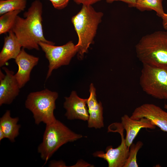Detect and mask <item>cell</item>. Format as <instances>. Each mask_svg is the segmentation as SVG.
Listing matches in <instances>:
<instances>
[{"instance_id": "7c38bea8", "label": "cell", "mask_w": 167, "mask_h": 167, "mask_svg": "<svg viewBox=\"0 0 167 167\" xmlns=\"http://www.w3.org/2000/svg\"><path fill=\"white\" fill-rule=\"evenodd\" d=\"M15 60L18 68L15 75L21 88L29 81L31 72L38 64L39 58L28 54L22 48Z\"/></svg>"}, {"instance_id": "d4e9b609", "label": "cell", "mask_w": 167, "mask_h": 167, "mask_svg": "<svg viewBox=\"0 0 167 167\" xmlns=\"http://www.w3.org/2000/svg\"><path fill=\"white\" fill-rule=\"evenodd\" d=\"M162 19V24L164 29L167 31V14L165 13L161 17Z\"/></svg>"}, {"instance_id": "30bf717a", "label": "cell", "mask_w": 167, "mask_h": 167, "mask_svg": "<svg viewBox=\"0 0 167 167\" xmlns=\"http://www.w3.org/2000/svg\"><path fill=\"white\" fill-rule=\"evenodd\" d=\"M4 74L0 71V106L11 104L19 94L21 89L14 72L3 67Z\"/></svg>"}, {"instance_id": "d6986e66", "label": "cell", "mask_w": 167, "mask_h": 167, "mask_svg": "<svg viewBox=\"0 0 167 167\" xmlns=\"http://www.w3.org/2000/svg\"><path fill=\"white\" fill-rule=\"evenodd\" d=\"M27 0H0V15L15 11H24Z\"/></svg>"}, {"instance_id": "277c9868", "label": "cell", "mask_w": 167, "mask_h": 167, "mask_svg": "<svg viewBox=\"0 0 167 167\" xmlns=\"http://www.w3.org/2000/svg\"><path fill=\"white\" fill-rule=\"evenodd\" d=\"M83 136L71 131L65 124L56 119L46 125L42 142L37 152L45 164L53 154L62 145L68 142L80 139Z\"/></svg>"}, {"instance_id": "ba28073f", "label": "cell", "mask_w": 167, "mask_h": 167, "mask_svg": "<svg viewBox=\"0 0 167 167\" xmlns=\"http://www.w3.org/2000/svg\"><path fill=\"white\" fill-rule=\"evenodd\" d=\"M113 129L109 128V131L119 133L121 137V143L118 147L113 148L107 147L106 152L97 151L93 154V156L103 159L108 163L109 167H123L128 158L129 148L126 145L123 135V128L121 123H113Z\"/></svg>"}, {"instance_id": "ac0fdd59", "label": "cell", "mask_w": 167, "mask_h": 167, "mask_svg": "<svg viewBox=\"0 0 167 167\" xmlns=\"http://www.w3.org/2000/svg\"><path fill=\"white\" fill-rule=\"evenodd\" d=\"M21 11L16 10L5 13L0 17V34L9 32L12 30L16 18Z\"/></svg>"}, {"instance_id": "e0dca14e", "label": "cell", "mask_w": 167, "mask_h": 167, "mask_svg": "<svg viewBox=\"0 0 167 167\" xmlns=\"http://www.w3.org/2000/svg\"><path fill=\"white\" fill-rule=\"evenodd\" d=\"M163 0H137L135 8L140 11H154L156 15L161 17L165 13L162 2Z\"/></svg>"}, {"instance_id": "9a60e30c", "label": "cell", "mask_w": 167, "mask_h": 167, "mask_svg": "<svg viewBox=\"0 0 167 167\" xmlns=\"http://www.w3.org/2000/svg\"><path fill=\"white\" fill-rule=\"evenodd\" d=\"M4 37L3 47L0 53V66H3L10 59H15L20 52L22 47L12 30Z\"/></svg>"}, {"instance_id": "603a6c76", "label": "cell", "mask_w": 167, "mask_h": 167, "mask_svg": "<svg viewBox=\"0 0 167 167\" xmlns=\"http://www.w3.org/2000/svg\"><path fill=\"white\" fill-rule=\"evenodd\" d=\"M101 0H73L74 1L78 4H81L85 5H92Z\"/></svg>"}, {"instance_id": "484cf974", "label": "cell", "mask_w": 167, "mask_h": 167, "mask_svg": "<svg viewBox=\"0 0 167 167\" xmlns=\"http://www.w3.org/2000/svg\"><path fill=\"white\" fill-rule=\"evenodd\" d=\"M90 165H91L87 163L84 161H79L76 164L74 165V166H73L72 167H74V166H75V167H76L77 166H77L79 167H88Z\"/></svg>"}, {"instance_id": "2e32d148", "label": "cell", "mask_w": 167, "mask_h": 167, "mask_svg": "<svg viewBox=\"0 0 167 167\" xmlns=\"http://www.w3.org/2000/svg\"><path fill=\"white\" fill-rule=\"evenodd\" d=\"M19 119L18 117H12L9 110H7L0 118V129L3 132L5 138L11 142L15 141V138L19 134L21 126L18 124Z\"/></svg>"}, {"instance_id": "52a82bcc", "label": "cell", "mask_w": 167, "mask_h": 167, "mask_svg": "<svg viewBox=\"0 0 167 167\" xmlns=\"http://www.w3.org/2000/svg\"><path fill=\"white\" fill-rule=\"evenodd\" d=\"M39 45L49 62L46 79L51 76L54 70L69 64L78 51V48L72 41L61 46H55L42 42H39Z\"/></svg>"}, {"instance_id": "5b68a950", "label": "cell", "mask_w": 167, "mask_h": 167, "mask_svg": "<svg viewBox=\"0 0 167 167\" xmlns=\"http://www.w3.org/2000/svg\"><path fill=\"white\" fill-rule=\"evenodd\" d=\"M58 96L56 92L48 89L29 94L25 101V107L32 113L35 124L45 125L55 121V101Z\"/></svg>"}, {"instance_id": "5bb4252c", "label": "cell", "mask_w": 167, "mask_h": 167, "mask_svg": "<svg viewBox=\"0 0 167 167\" xmlns=\"http://www.w3.org/2000/svg\"><path fill=\"white\" fill-rule=\"evenodd\" d=\"M121 120V123L126 131L125 138L126 143L129 148L141 129L145 128L153 129L156 127V126L149 119L145 118L134 120L128 115L125 114L122 117Z\"/></svg>"}, {"instance_id": "83f0119b", "label": "cell", "mask_w": 167, "mask_h": 167, "mask_svg": "<svg viewBox=\"0 0 167 167\" xmlns=\"http://www.w3.org/2000/svg\"><path fill=\"white\" fill-rule=\"evenodd\" d=\"M164 107L165 108L167 109V105L165 104Z\"/></svg>"}, {"instance_id": "8992f818", "label": "cell", "mask_w": 167, "mask_h": 167, "mask_svg": "<svg viewBox=\"0 0 167 167\" xmlns=\"http://www.w3.org/2000/svg\"><path fill=\"white\" fill-rule=\"evenodd\" d=\"M139 84L148 95L167 100V65L155 66L143 64Z\"/></svg>"}, {"instance_id": "cb8c5ba5", "label": "cell", "mask_w": 167, "mask_h": 167, "mask_svg": "<svg viewBox=\"0 0 167 167\" xmlns=\"http://www.w3.org/2000/svg\"><path fill=\"white\" fill-rule=\"evenodd\" d=\"M49 166L50 167H67L66 164L63 161H51L50 162Z\"/></svg>"}, {"instance_id": "6da1fadb", "label": "cell", "mask_w": 167, "mask_h": 167, "mask_svg": "<svg viewBox=\"0 0 167 167\" xmlns=\"http://www.w3.org/2000/svg\"><path fill=\"white\" fill-rule=\"evenodd\" d=\"M43 5L39 0L33 1L24 14V18L18 15L12 30L22 48L28 49H40V42L54 45L46 40L42 28Z\"/></svg>"}, {"instance_id": "9c48e42d", "label": "cell", "mask_w": 167, "mask_h": 167, "mask_svg": "<svg viewBox=\"0 0 167 167\" xmlns=\"http://www.w3.org/2000/svg\"><path fill=\"white\" fill-rule=\"evenodd\" d=\"M130 118L134 120L148 119L162 131L167 132V112L154 104L146 103L138 107Z\"/></svg>"}, {"instance_id": "8fae6325", "label": "cell", "mask_w": 167, "mask_h": 167, "mask_svg": "<svg viewBox=\"0 0 167 167\" xmlns=\"http://www.w3.org/2000/svg\"><path fill=\"white\" fill-rule=\"evenodd\" d=\"M64 108L66 110L65 114L69 120L79 119L87 121L89 113L87 104V99L79 97L75 91H72L68 97H65Z\"/></svg>"}, {"instance_id": "3957f363", "label": "cell", "mask_w": 167, "mask_h": 167, "mask_svg": "<svg viewBox=\"0 0 167 167\" xmlns=\"http://www.w3.org/2000/svg\"><path fill=\"white\" fill-rule=\"evenodd\" d=\"M136 56L143 64L167 65V31H158L142 36L135 46Z\"/></svg>"}, {"instance_id": "ffe728a7", "label": "cell", "mask_w": 167, "mask_h": 167, "mask_svg": "<svg viewBox=\"0 0 167 167\" xmlns=\"http://www.w3.org/2000/svg\"><path fill=\"white\" fill-rule=\"evenodd\" d=\"M143 145L141 141H138L136 144L132 143L129 148L128 158L123 167H138L136 156L139 150Z\"/></svg>"}, {"instance_id": "4316f807", "label": "cell", "mask_w": 167, "mask_h": 167, "mask_svg": "<svg viewBox=\"0 0 167 167\" xmlns=\"http://www.w3.org/2000/svg\"><path fill=\"white\" fill-rule=\"evenodd\" d=\"M5 138L4 134L2 131L0 129V141H1L2 140Z\"/></svg>"}, {"instance_id": "4fadbf2b", "label": "cell", "mask_w": 167, "mask_h": 167, "mask_svg": "<svg viewBox=\"0 0 167 167\" xmlns=\"http://www.w3.org/2000/svg\"><path fill=\"white\" fill-rule=\"evenodd\" d=\"M89 92V96L87 101L89 113L88 126L101 129L104 126L103 107L101 102H98L97 100L96 89L92 83L90 85Z\"/></svg>"}, {"instance_id": "44dd1931", "label": "cell", "mask_w": 167, "mask_h": 167, "mask_svg": "<svg viewBox=\"0 0 167 167\" xmlns=\"http://www.w3.org/2000/svg\"><path fill=\"white\" fill-rule=\"evenodd\" d=\"M54 7L58 10L64 8L67 5L70 0H49Z\"/></svg>"}, {"instance_id": "7a4b0ae2", "label": "cell", "mask_w": 167, "mask_h": 167, "mask_svg": "<svg viewBox=\"0 0 167 167\" xmlns=\"http://www.w3.org/2000/svg\"><path fill=\"white\" fill-rule=\"evenodd\" d=\"M103 15L101 12L96 11L92 5H83L80 10L71 18V22L78 38L76 46L80 59L83 58L90 45L94 43V39Z\"/></svg>"}, {"instance_id": "7402d4cb", "label": "cell", "mask_w": 167, "mask_h": 167, "mask_svg": "<svg viewBox=\"0 0 167 167\" xmlns=\"http://www.w3.org/2000/svg\"><path fill=\"white\" fill-rule=\"evenodd\" d=\"M137 0H106L107 3H111L114 1H121L127 4L130 7H135Z\"/></svg>"}]
</instances>
